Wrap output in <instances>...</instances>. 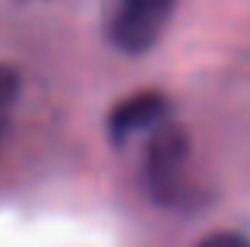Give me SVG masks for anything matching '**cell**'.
<instances>
[{"instance_id":"5b68a950","label":"cell","mask_w":250,"mask_h":247,"mask_svg":"<svg viewBox=\"0 0 250 247\" xmlns=\"http://www.w3.org/2000/svg\"><path fill=\"white\" fill-rule=\"evenodd\" d=\"M196 247H250V241L238 231H215V235H206Z\"/></svg>"},{"instance_id":"3957f363","label":"cell","mask_w":250,"mask_h":247,"mask_svg":"<svg viewBox=\"0 0 250 247\" xmlns=\"http://www.w3.org/2000/svg\"><path fill=\"white\" fill-rule=\"evenodd\" d=\"M168 118V99L162 92H136L124 99L114 111L108 114V133L114 143L130 140L133 133L152 130Z\"/></svg>"},{"instance_id":"277c9868","label":"cell","mask_w":250,"mask_h":247,"mask_svg":"<svg viewBox=\"0 0 250 247\" xmlns=\"http://www.w3.org/2000/svg\"><path fill=\"white\" fill-rule=\"evenodd\" d=\"M19 89H22L19 70L10 67V63H0V143H3V133H6V124H10L13 108H16Z\"/></svg>"},{"instance_id":"6da1fadb","label":"cell","mask_w":250,"mask_h":247,"mask_svg":"<svg viewBox=\"0 0 250 247\" xmlns=\"http://www.w3.org/2000/svg\"><path fill=\"white\" fill-rule=\"evenodd\" d=\"M187 165H190V140L174 124H159L146 146L143 178L146 190L159 206H181L187 197Z\"/></svg>"},{"instance_id":"7a4b0ae2","label":"cell","mask_w":250,"mask_h":247,"mask_svg":"<svg viewBox=\"0 0 250 247\" xmlns=\"http://www.w3.org/2000/svg\"><path fill=\"white\" fill-rule=\"evenodd\" d=\"M177 0H117L108 38L121 54H146L159 44Z\"/></svg>"}]
</instances>
